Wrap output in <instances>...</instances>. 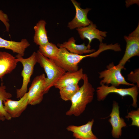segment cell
<instances>
[{
	"label": "cell",
	"mask_w": 139,
	"mask_h": 139,
	"mask_svg": "<svg viewBox=\"0 0 139 139\" xmlns=\"http://www.w3.org/2000/svg\"><path fill=\"white\" fill-rule=\"evenodd\" d=\"M83 83L72 98L71 106L66 115L78 116L85 111L87 105L93 101L95 90L89 82L87 74H84Z\"/></svg>",
	"instance_id": "obj_1"
},
{
	"label": "cell",
	"mask_w": 139,
	"mask_h": 139,
	"mask_svg": "<svg viewBox=\"0 0 139 139\" xmlns=\"http://www.w3.org/2000/svg\"><path fill=\"white\" fill-rule=\"evenodd\" d=\"M37 63L44 70L47 75L44 94L47 93L59 78L66 72L52 60L43 56L38 50L36 52Z\"/></svg>",
	"instance_id": "obj_2"
},
{
	"label": "cell",
	"mask_w": 139,
	"mask_h": 139,
	"mask_svg": "<svg viewBox=\"0 0 139 139\" xmlns=\"http://www.w3.org/2000/svg\"><path fill=\"white\" fill-rule=\"evenodd\" d=\"M59 50L56 59L54 61L58 66L66 72H73L79 69L78 64L84 58L88 57H95L93 52L86 55H79L71 53L65 48L59 47Z\"/></svg>",
	"instance_id": "obj_3"
},
{
	"label": "cell",
	"mask_w": 139,
	"mask_h": 139,
	"mask_svg": "<svg viewBox=\"0 0 139 139\" xmlns=\"http://www.w3.org/2000/svg\"><path fill=\"white\" fill-rule=\"evenodd\" d=\"M97 88L96 90L97 100L98 101L104 100L110 93H117L121 97L129 95L132 98L133 102L131 105L134 108L137 107V97L138 95V88L136 85L127 88H118L111 85L109 86L102 84Z\"/></svg>",
	"instance_id": "obj_4"
},
{
	"label": "cell",
	"mask_w": 139,
	"mask_h": 139,
	"mask_svg": "<svg viewBox=\"0 0 139 139\" xmlns=\"http://www.w3.org/2000/svg\"><path fill=\"white\" fill-rule=\"evenodd\" d=\"M36 52H34L31 55L27 58H24L20 55L17 54L16 57L19 62L21 63L23 68L21 73L23 82L21 88L16 91V97L20 98L27 91L28 86L30 82V78L32 75L34 66L37 63L36 57Z\"/></svg>",
	"instance_id": "obj_5"
},
{
	"label": "cell",
	"mask_w": 139,
	"mask_h": 139,
	"mask_svg": "<svg viewBox=\"0 0 139 139\" xmlns=\"http://www.w3.org/2000/svg\"><path fill=\"white\" fill-rule=\"evenodd\" d=\"M123 69L115 65L113 62L107 66L106 69L99 73V78L102 79L100 84L111 85L117 87L120 85L133 86L135 85L127 82L123 76L121 71Z\"/></svg>",
	"instance_id": "obj_6"
},
{
	"label": "cell",
	"mask_w": 139,
	"mask_h": 139,
	"mask_svg": "<svg viewBox=\"0 0 139 139\" xmlns=\"http://www.w3.org/2000/svg\"><path fill=\"white\" fill-rule=\"evenodd\" d=\"M135 29L128 36H125L124 38L126 44L124 54L118 64L119 68L124 69V66L131 58L139 55V24Z\"/></svg>",
	"instance_id": "obj_7"
},
{
	"label": "cell",
	"mask_w": 139,
	"mask_h": 139,
	"mask_svg": "<svg viewBox=\"0 0 139 139\" xmlns=\"http://www.w3.org/2000/svg\"><path fill=\"white\" fill-rule=\"evenodd\" d=\"M46 80V77L44 73L34 79L27 92L29 105H35L42 101Z\"/></svg>",
	"instance_id": "obj_8"
},
{
	"label": "cell",
	"mask_w": 139,
	"mask_h": 139,
	"mask_svg": "<svg viewBox=\"0 0 139 139\" xmlns=\"http://www.w3.org/2000/svg\"><path fill=\"white\" fill-rule=\"evenodd\" d=\"M71 1L75 8L76 14L74 18L68 23V27L72 30L89 25L92 21L88 18L87 15L91 9H83L81 7L80 3L75 0Z\"/></svg>",
	"instance_id": "obj_9"
},
{
	"label": "cell",
	"mask_w": 139,
	"mask_h": 139,
	"mask_svg": "<svg viewBox=\"0 0 139 139\" xmlns=\"http://www.w3.org/2000/svg\"><path fill=\"white\" fill-rule=\"evenodd\" d=\"M3 105L5 110L12 118L18 117L29 105L28 93L18 101L7 99L4 101Z\"/></svg>",
	"instance_id": "obj_10"
},
{
	"label": "cell",
	"mask_w": 139,
	"mask_h": 139,
	"mask_svg": "<svg viewBox=\"0 0 139 139\" xmlns=\"http://www.w3.org/2000/svg\"><path fill=\"white\" fill-rule=\"evenodd\" d=\"M119 107L118 103L114 101L111 112L109 116L110 118L108 121L112 127L111 135L115 138H119L121 136L122 128L127 126L124 119L120 117Z\"/></svg>",
	"instance_id": "obj_11"
},
{
	"label": "cell",
	"mask_w": 139,
	"mask_h": 139,
	"mask_svg": "<svg viewBox=\"0 0 139 139\" xmlns=\"http://www.w3.org/2000/svg\"><path fill=\"white\" fill-rule=\"evenodd\" d=\"M97 28L96 25L92 21L87 26L76 29L81 39H87L89 40V43L87 46L89 49H91L90 45L93 39H96L100 42H102L103 40L107 36V32L100 31Z\"/></svg>",
	"instance_id": "obj_12"
},
{
	"label": "cell",
	"mask_w": 139,
	"mask_h": 139,
	"mask_svg": "<svg viewBox=\"0 0 139 139\" xmlns=\"http://www.w3.org/2000/svg\"><path fill=\"white\" fill-rule=\"evenodd\" d=\"M94 122V119H92L81 126L69 125L66 129L73 133V136L76 139H98L92 131Z\"/></svg>",
	"instance_id": "obj_13"
},
{
	"label": "cell",
	"mask_w": 139,
	"mask_h": 139,
	"mask_svg": "<svg viewBox=\"0 0 139 139\" xmlns=\"http://www.w3.org/2000/svg\"><path fill=\"white\" fill-rule=\"evenodd\" d=\"M84 73L82 68L73 72H67L57 81L54 86L59 89L69 85L78 84L81 80H82Z\"/></svg>",
	"instance_id": "obj_14"
},
{
	"label": "cell",
	"mask_w": 139,
	"mask_h": 139,
	"mask_svg": "<svg viewBox=\"0 0 139 139\" xmlns=\"http://www.w3.org/2000/svg\"><path fill=\"white\" fill-rule=\"evenodd\" d=\"M18 60L5 51H0V79L11 73L16 67Z\"/></svg>",
	"instance_id": "obj_15"
},
{
	"label": "cell",
	"mask_w": 139,
	"mask_h": 139,
	"mask_svg": "<svg viewBox=\"0 0 139 139\" xmlns=\"http://www.w3.org/2000/svg\"><path fill=\"white\" fill-rule=\"evenodd\" d=\"M30 45V44L26 39H22L20 42H16L6 40L0 37V48L11 50L13 53L22 57L24 55L26 49Z\"/></svg>",
	"instance_id": "obj_16"
},
{
	"label": "cell",
	"mask_w": 139,
	"mask_h": 139,
	"mask_svg": "<svg viewBox=\"0 0 139 139\" xmlns=\"http://www.w3.org/2000/svg\"><path fill=\"white\" fill-rule=\"evenodd\" d=\"M75 41L74 38L72 37L67 41L63 44H58L57 45L59 47L65 48L71 53L81 55L84 54L92 53L95 51L94 49H89L84 43L81 45H77L75 44Z\"/></svg>",
	"instance_id": "obj_17"
},
{
	"label": "cell",
	"mask_w": 139,
	"mask_h": 139,
	"mask_svg": "<svg viewBox=\"0 0 139 139\" xmlns=\"http://www.w3.org/2000/svg\"><path fill=\"white\" fill-rule=\"evenodd\" d=\"M46 24L45 20H41L33 28L35 31L33 41L39 46L45 45L49 42L45 28Z\"/></svg>",
	"instance_id": "obj_18"
},
{
	"label": "cell",
	"mask_w": 139,
	"mask_h": 139,
	"mask_svg": "<svg viewBox=\"0 0 139 139\" xmlns=\"http://www.w3.org/2000/svg\"><path fill=\"white\" fill-rule=\"evenodd\" d=\"M38 50L45 57L54 61L57 58L59 48L55 44L49 42L46 44L39 46Z\"/></svg>",
	"instance_id": "obj_19"
},
{
	"label": "cell",
	"mask_w": 139,
	"mask_h": 139,
	"mask_svg": "<svg viewBox=\"0 0 139 139\" xmlns=\"http://www.w3.org/2000/svg\"><path fill=\"white\" fill-rule=\"evenodd\" d=\"M6 89L5 86L3 84L0 85V120L2 121L5 119L9 120L12 118L4 108V101L10 99L12 96L11 94L6 92Z\"/></svg>",
	"instance_id": "obj_20"
},
{
	"label": "cell",
	"mask_w": 139,
	"mask_h": 139,
	"mask_svg": "<svg viewBox=\"0 0 139 139\" xmlns=\"http://www.w3.org/2000/svg\"><path fill=\"white\" fill-rule=\"evenodd\" d=\"M80 88L78 84L69 85L59 89L60 98L64 101H70Z\"/></svg>",
	"instance_id": "obj_21"
},
{
	"label": "cell",
	"mask_w": 139,
	"mask_h": 139,
	"mask_svg": "<svg viewBox=\"0 0 139 139\" xmlns=\"http://www.w3.org/2000/svg\"><path fill=\"white\" fill-rule=\"evenodd\" d=\"M125 117L127 118H130L131 119L132 122L131 125L139 127V108L136 110H134L129 112Z\"/></svg>",
	"instance_id": "obj_22"
},
{
	"label": "cell",
	"mask_w": 139,
	"mask_h": 139,
	"mask_svg": "<svg viewBox=\"0 0 139 139\" xmlns=\"http://www.w3.org/2000/svg\"><path fill=\"white\" fill-rule=\"evenodd\" d=\"M127 79L134 83H136V85L139 87V69H135L134 71H131L127 75Z\"/></svg>",
	"instance_id": "obj_23"
},
{
	"label": "cell",
	"mask_w": 139,
	"mask_h": 139,
	"mask_svg": "<svg viewBox=\"0 0 139 139\" xmlns=\"http://www.w3.org/2000/svg\"><path fill=\"white\" fill-rule=\"evenodd\" d=\"M0 20L5 25L6 30L9 32L10 25L9 23V19L7 15L4 13L3 11L0 10Z\"/></svg>",
	"instance_id": "obj_24"
}]
</instances>
